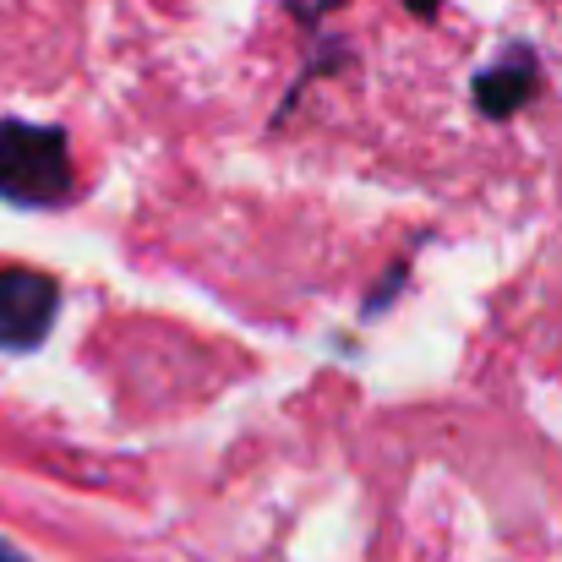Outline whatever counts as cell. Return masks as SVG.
<instances>
[{
    "instance_id": "obj_5",
    "label": "cell",
    "mask_w": 562,
    "mask_h": 562,
    "mask_svg": "<svg viewBox=\"0 0 562 562\" xmlns=\"http://www.w3.org/2000/svg\"><path fill=\"white\" fill-rule=\"evenodd\" d=\"M409 16H420V22H437V11H442V0H398Z\"/></svg>"
},
{
    "instance_id": "obj_1",
    "label": "cell",
    "mask_w": 562,
    "mask_h": 562,
    "mask_svg": "<svg viewBox=\"0 0 562 562\" xmlns=\"http://www.w3.org/2000/svg\"><path fill=\"white\" fill-rule=\"evenodd\" d=\"M77 196L71 137L38 121H0V202L11 207H66Z\"/></svg>"
},
{
    "instance_id": "obj_2",
    "label": "cell",
    "mask_w": 562,
    "mask_h": 562,
    "mask_svg": "<svg viewBox=\"0 0 562 562\" xmlns=\"http://www.w3.org/2000/svg\"><path fill=\"white\" fill-rule=\"evenodd\" d=\"M60 279L44 268H0V356H33L55 334Z\"/></svg>"
},
{
    "instance_id": "obj_4",
    "label": "cell",
    "mask_w": 562,
    "mask_h": 562,
    "mask_svg": "<svg viewBox=\"0 0 562 562\" xmlns=\"http://www.w3.org/2000/svg\"><path fill=\"white\" fill-rule=\"evenodd\" d=\"M404 284H409V262H393V268H387V284L367 295V312H361V317H376V312H387V301H393V295H398Z\"/></svg>"
},
{
    "instance_id": "obj_6",
    "label": "cell",
    "mask_w": 562,
    "mask_h": 562,
    "mask_svg": "<svg viewBox=\"0 0 562 562\" xmlns=\"http://www.w3.org/2000/svg\"><path fill=\"white\" fill-rule=\"evenodd\" d=\"M0 562H27V558H22V552H16V547H11V541L0 536Z\"/></svg>"
},
{
    "instance_id": "obj_3",
    "label": "cell",
    "mask_w": 562,
    "mask_h": 562,
    "mask_svg": "<svg viewBox=\"0 0 562 562\" xmlns=\"http://www.w3.org/2000/svg\"><path fill=\"white\" fill-rule=\"evenodd\" d=\"M536 88H541V60H536L530 44H508V49H497V60L481 66L475 82H470L475 110H481L486 121H508V115H519V110L536 99Z\"/></svg>"
}]
</instances>
